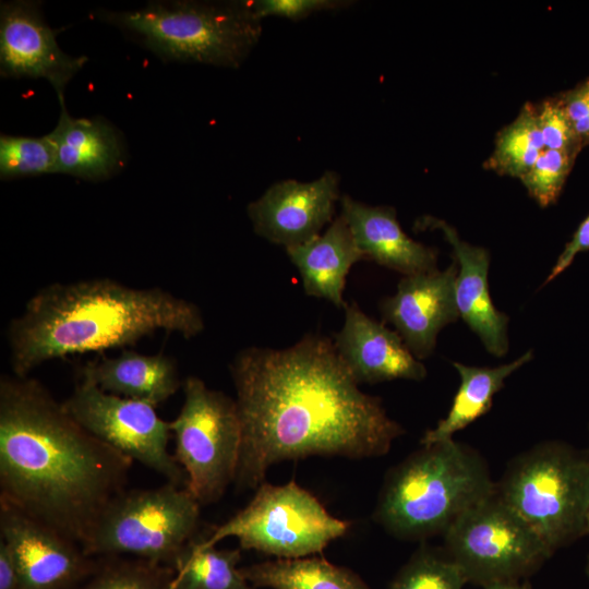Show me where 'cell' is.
I'll return each mask as SVG.
<instances>
[{
	"mask_svg": "<svg viewBox=\"0 0 589 589\" xmlns=\"http://www.w3.org/2000/svg\"><path fill=\"white\" fill-rule=\"evenodd\" d=\"M230 374L242 429L238 490L256 489L284 460L385 455L404 433L381 399L359 388L328 337L309 334L280 350L245 348Z\"/></svg>",
	"mask_w": 589,
	"mask_h": 589,
	"instance_id": "6da1fadb",
	"label": "cell"
},
{
	"mask_svg": "<svg viewBox=\"0 0 589 589\" xmlns=\"http://www.w3.org/2000/svg\"><path fill=\"white\" fill-rule=\"evenodd\" d=\"M133 460L75 421L36 378L0 380V500L81 546Z\"/></svg>",
	"mask_w": 589,
	"mask_h": 589,
	"instance_id": "7a4b0ae2",
	"label": "cell"
},
{
	"mask_svg": "<svg viewBox=\"0 0 589 589\" xmlns=\"http://www.w3.org/2000/svg\"><path fill=\"white\" fill-rule=\"evenodd\" d=\"M205 328L196 304L158 287L132 288L111 278L41 288L8 329L16 376L47 361L132 346L158 330L193 338Z\"/></svg>",
	"mask_w": 589,
	"mask_h": 589,
	"instance_id": "3957f363",
	"label": "cell"
},
{
	"mask_svg": "<svg viewBox=\"0 0 589 589\" xmlns=\"http://www.w3.org/2000/svg\"><path fill=\"white\" fill-rule=\"evenodd\" d=\"M495 492L485 460L453 438L422 446L390 469L374 519L396 538L425 539L443 534L461 514Z\"/></svg>",
	"mask_w": 589,
	"mask_h": 589,
	"instance_id": "277c9868",
	"label": "cell"
},
{
	"mask_svg": "<svg viewBox=\"0 0 589 589\" xmlns=\"http://www.w3.org/2000/svg\"><path fill=\"white\" fill-rule=\"evenodd\" d=\"M99 15L163 60L232 69L243 63L262 34L261 21L245 1H153L140 10Z\"/></svg>",
	"mask_w": 589,
	"mask_h": 589,
	"instance_id": "5b68a950",
	"label": "cell"
},
{
	"mask_svg": "<svg viewBox=\"0 0 589 589\" xmlns=\"http://www.w3.org/2000/svg\"><path fill=\"white\" fill-rule=\"evenodd\" d=\"M496 493L552 553L586 534L589 460L566 443L543 442L515 457Z\"/></svg>",
	"mask_w": 589,
	"mask_h": 589,
	"instance_id": "8992f818",
	"label": "cell"
},
{
	"mask_svg": "<svg viewBox=\"0 0 589 589\" xmlns=\"http://www.w3.org/2000/svg\"><path fill=\"white\" fill-rule=\"evenodd\" d=\"M201 504L184 486L167 482L124 489L105 507L82 545L92 557L131 555L173 566L195 539Z\"/></svg>",
	"mask_w": 589,
	"mask_h": 589,
	"instance_id": "52a82bcc",
	"label": "cell"
},
{
	"mask_svg": "<svg viewBox=\"0 0 589 589\" xmlns=\"http://www.w3.org/2000/svg\"><path fill=\"white\" fill-rule=\"evenodd\" d=\"M250 503L203 540L216 545L236 537L244 550L278 558H298L320 553L349 526L332 516L320 501L294 481L284 485L263 482Z\"/></svg>",
	"mask_w": 589,
	"mask_h": 589,
	"instance_id": "ba28073f",
	"label": "cell"
},
{
	"mask_svg": "<svg viewBox=\"0 0 589 589\" xmlns=\"http://www.w3.org/2000/svg\"><path fill=\"white\" fill-rule=\"evenodd\" d=\"M184 401L170 430L187 490L202 505L217 502L238 468L242 429L237 401L197 376L183 381Z\"/></svg>",
	"mask_w": 589,
	"mask_h": 589,
	"instance_id": "9c48e42d",
	"label": "cell"
},
{
	"mask_svg": "<svg viewBox=\"0 0 589 589\" xmlns=\"http://www.w3.org/2000/svg\"><path fill=\"white\" fill-rule=\"evenodd\" d=\"M443 537L468 582L483 588L525 580L553 554L496 492L461 514Z\"/></svg>",
	"mask_w": 589,
	"mask_h": 589,
	"instance_id": "30bf717a",
	"label": "cell"
},
{
	"mask_svg": "<svg viewBox=\"0 0 589 589\" xmlns=\"http://www.w3.org/2000/svg\"><path fill=\"white\" fill-rule=\"evenodd\" d=\"M62 404L91 434L167 482L185 488V472L168 450L170 423L157 414L156 407L104 392L85 380H79Z\"/></svg>",
	"mask_w": 589,
	"mask_h": 589,
	"instance_id": "8fae6325",
	"label": "cell"
},
{
	"mask_svg": "<svg viewBox=\"0 0 589 589\" xmlns=\"http://www.w3.org/2000/svg\"><path fill=\"white\" fill-rule=\"evenodd\" d=\"M0 536L14 556L19 589H73L100 564L76 542L3 500Z\"/></svg>",
	"mask_w": 589,
	"mask_h": 589,
	"instance_id": "7c38bea8",
	"label": "cell"
},
{
	"mask_svg": "<svg viewBox=\"0 0 589 589\" xmlns=\"http://www.w3.org/2000/svg\"><path fill=\"white\" fill-rule=\"evenodd\" d=\"M57 29L47 25L40 3L29 0L0 5V73L4 77L45 79L62 99L64 87L87 62L57 43Z\"/></svg>",
	"mask_w": 589,
	"mask_h": 589,
	"instance_id": "4fadbf2b",
	"label": "cell"
},
{
	"mask_svg": "<svg viewBox=\"0 0 589 589\" xmlns=\"http://www.w3.org/2000/svg\"><path fill=\"white\" fill-rule=\"evenodd\" d=\"M339 183L340 177L333 170L310 182L288 179L274 183L248 205L255 233L285 249L311 241L334 220Z\"/></svg>",
	"mask_w": 589,
	"mask_h": 589,
	"instance_id": "5bb4252c",
	"label": "cell"
},
{
	"mask_svg": "<svg viewBox=\"0 0 589 589\" xmlns=\"http://www.w3.org/2000/svg\"><path fill=\"white\" fill-rule=\"evenodd\" d=\"M457 273L454 261L445 271L405 276L395 294L381 303L384 321L395 327L419 360L433 352L440 330L459 316L455 298Z\"/></svg>",
	"mask_w": 589,
	"mask_h": 589,
	"instance_id": "9a60e30c",
	"label": "cell"
},
{
	"mask_svg": "<svg viewBox=\"0 0 589 589\" xmlns=\"http://www.w3.org/2000/svg\"><path fill=\"white\" fill-rule=\"evenodd\" d=\"M345 322L333 342L354 381L375 384L393 380L422 381L426 369L396 330L347 303Z\"/></svg>",
	"mask_w": 589,
	"mask_h": 589,
	"instance_id": "2e32d148",
	"label": "cell"
},
{
	"mask_svg": "<svg viewBox=\"0 0 589 589\" xmlns=\"http://www.w3.org/2000/svg\"><path fill=\"white\" fill-rule=\"evenodd\" d=\"M414 227L421 230H440L452 245L458 266L455 298L459 316L478 335L491 354H506L508 316L500 312L491 299L488 281L489 251L461 240L455 228L432 216L420 217Z\"/></svg>",
	"mask_w": 589,
	"mask_h": 589,
	"instance_id": "e0dca14e",
	"label": "cell"
},
{
	"mask_svg": "<svg viewBox=\"0 0 589 589\" xmlns=\"http://www.w3.org/2000/svg\"><path fill=\"white\" fill-rule=\"evenodd\" d=\"M340 215L365 260L404 276L437 269V251L407 236L392 206L368 205L346 194L340 196Z\"/></svg>",
	"mask_w": 589,
	"mask_h": 589,
	"instance_id": "ac0fdd59",
	"label": "cell"
},
{
	"mask_svg": "<svg viewBox=\"0 0 589 589\" xmlns=\"http://www.w3.org/2000/svg\"><path fill=\"white\" fill-rule=\"evenodd\" d=\"M60 116L48 133L56 151V172L89 181H101L123 166L125 151L121 135L99 118H73L64 98L59 99Z\"/></svg>",
	"mask_w": 589,
	"mask_h": 589,
	"instance_id": "d6986e66",
	"label": "cell"
},
{
	"mask_svg": "<svg viewBox=\"0 0 589 589\" xmlns=\"http://www.w3.org/2000/svg\"><path fill=\"white\" fill-rule=\"evenodd\" d=\"M80 380L88 381L104 392L154 407L165 402L183 386L172 357L128 349L117 357L88 361L80 370Z\"/></svg>",
	"mask_w": 589,
	"mask_h": 589,
	"instance_id": "ffe728a7",
	"label": "cell"
},
{
	"mask_svg": "<svg viewBox=\"0 0 589 589\" xmlns=\"http://www.w3.org/2000/svg\"><path fill=\"white\" fill-rule=\"evenodd\" d=\"M286 253L300 273L308 296L322 298L344 309V289L353 264L365 260L353 235L339 215L324 231L311 241L286 249Z\"/></svg>",
	"mask_w": 589,
	"mask_h": 589,
	"instance_id": "44dd1931",
	"label": "cell"
},
{
	"mask_svg": "<svg viewBox=\"0 0 589 589\" xmlns=\"http://www.w3.org/2000/svg\"><path fill=\"white\" fill-rule=\"evenodd\" d=\"M532 358V350H528L516 360L494 368L469 366L454 362L453 365L460 377L459 387L446 417L440 420L434 429L426 431L421 438L422 446L453 440L455 433L486 413L494 396L503 388L505 380Z\"/></svg>",
	"mask_w": 589,
	"mask_h": 589,
	"instance_id": "7402d4cb",
	"label": "cell"
},
{
	"mask_svg": "<svg viewBox=\"0 0 589 589\" xmlns=\"http://www.w3.org/2000/svg\"><path fill=\"white\" fill-rule=\"evenodd\" d=\"M244 579L254 587L272 589H369L348 568L321 557L278 558L240 567Z\"/></svg>",
	"mask_w": 589,
	"mask_h": 589,
	"instance_id": "603a6c76",
	"label": "cell"
},
{
	"mask_svg": "<svg viewBox=\"0 0 589 589\" xmlns=\"http://www.w3.org/2000/svg\"><path fill=\"white\" fill-rule=\"evenodd\" d=\"M240 549H217L192 540L173 564L169 589H252L238 564Z\"/></svg>",
	"mask_w": 589,
	"mask_h": 589,
	"instance_id": "cb8c5ba5",
	"label": "cell"
},
{
	"mask_svg": "<svg viewBox=\"0 0 589 589\" xmlns=\"http://www.w3.org/2000/svg\"><path fill=\"white\" fill-rule=\"evenodd\" d=\"M544 149L538 128L536 107L527 103L518 116L496 135L492 154L484 163L488 170L520 179Z\"/></svg>",
	"mask_w": 589,
	"mask_h": 589,
	"instance_id": "d4e9b609",
	"label": "cell"
},
{
	"mask_svg": "<svg viewBox=\"0 0 589 589\" xmlns=\"http://www.w3.org/2000/svg\"><path fill=\"white\" fill-rule=\"evenodd\" d=\"M98 569L81 589H169L175 569L142 558L101 557Z\"/></svg>",
	"mask_w": 589,
	"mask_h": 589,
	"instance_id": "484cf974",
	"label": "cell"
},
{
	"mask_svg": "<svg viewBox=\"0 0 589 589\" xmlns=\"http://www.w3.org/2000/svg\"><path fill=\"white\" fill-rule=\"evenodd\" d=\"M467 582L446 552L424 546L401 567L389 589H462Z\"/></svg>",
	"mask_w": 589,
	"mask_h": 589,
	"instance_id": "4316f807",
	"label": "cell"
},
{
	"mask_svg": "<svg viewBox=\"0 0 589 589\" xmlns=\"http://www.w3.org/2000/svg\"><path fill=\"white\" fill-rule=\"evenodd\" d=\"M52 172H56V151L48 134L41 137L0 136L2 180Z\"/></svg>",
	"mask_w": 589,
	"mask_h": 589,
	"instance_id": "83f0119b",
	"label": "cell"
},
{
	"mask_svg": "<svg viewBox=\"0 0 589 589\" xmlns=\"http://www.w3.org/2000/svg\"><path fill=\"white\" fill-rule=\"evenodd\" d=\"M576 158L568 152L544 148L519 180L541 207L550 206L558 199Z\"/></svg>",
	"mask_w": 589,
	"mask_h": 589,
	"instance_id": "f1b7e54d",
	"label": "cell"
},
{
	"mask_svg": "<svg viewBox=\"0 0 589 589\" xmlns=\"http://www.w3.org/2000/svg\"><path fill=\"white\" fill-rule=\"evenodd\" d=\"M534 107L544 148L578 155L582 147L558 96L549 97Z\"/></svg>",
	"mask_w": 589,
	"mask_h": 589,
	"instance_id": "f546056e",
	"label": "cell"
},
{
	"mask_svg": "<svg viewBox=\"0 0 589 589\" xmlns=\"http://www.w3.org/2000/svg\"><path fill=\"white\" fill-rule=\"evenodd\" d=\"M245 2L260 21L267 16L299 21L315 12L339 10L352 3L346 0H247Z\"/></svg>",
	"mask_w": 589,
	"mask_h": 589,
	"instance_id": "4dcf8cb0",
	"label": "cell"
},
{
	"mask_svg": "<svg viewBox=\"0 0 589 589\" xmlns=\"http://www.w3.org/2000/svg\"><path fill=\"white\" fill-rule=\"evenodd\" d=\"M557 96L584 148L589 145V77Z\"/></svg>",
	"mask_w": 589,
	"mask_h": 589,
	"instance_id": "1f68e13d",
	"label": "cell"
},
{
	"mask_svg": "<svg viewBox=\"0 0 589 589\" xmlns=\"http://www.w3.org/2000/svg\"><path fill=\"white\" fill-rule=\"evenodd\" d=\"M589 250V215L581 221L575 231L573 238L566 243L564 250L558 255L554 266L552 267L544 285L552 281L562 274L573 263L575 257Z\"/></svg>",
	"mask_w": 589,
	"mask_h": 589,
	"instance_id": "d6a6232c",
	"label": "cell"
},
{
	"mask_svg": "<svg viewBox=\"0 0 589 589\" xmlns=\"http://www.w3.org/2000/svg\"><path fill=\"white\" fill-rule=\"evenodd\" d=\"M20 577L14 556L0 539V589H19Z\"/></svg>",
	"mask_w": 589,
	"mask_h": 589,
	"instance_id": "836d02e7",
	"label": "cell"
},
{
	"mask_svg": "<svg viewBox=\"0 0 589 589\" xmlns=\"http://www.w3.org/2000/svg\"><path fill=\"white\" fill-rule=\"evenodd\" d=\"M484 589H532V588L529 581L525 579V580H518V581L495 582V584L485 586Z\"/></svg>",
	"mask_w": 589,
	"mask_h": 589,
	"instance_id": "e575fe53",
	"label": "cell"
},
{
	"mask_svg": "<svg viewBox=\"0 0 589 589\" xmlns=\"http://www.w3.org/2000/svg\"><path fill=\"white\" fill-rule=\"evenodd\" d=\"M586 533L589 534V509H588L587 518H586Z\"/></svg>",
	"mask_w": 589,
	"mask_h": 589,
	"instance_id": "d590c367",
	"label": "cell"
},
{
	"mask_svg": "<svg viewBox=\"0 0 589 589\" xmlns=\"http://www.w3.org/2000/svg\"><path fill=\"white\" fill-rule=\"evenodd\" d=\"M585 454H586V456H587V458H588V460H589V446H588V449L586 450Z\"/></svg>",
	"mask_w": 589,
	"mask_h": 589,
	"instance_id": "8d00e7d4",
	"label": "cell"
},
{
	"mask_svg": "<svg viewBox=\"0 0 589 589\" xmlns=\"http://www.w3.org/2000/svg\"><path fill=\"white\" fill-rule=\"evenodd\" d=\"M586 570H587V575H588V577H589V560H588V564H587V569H586Z\"/></svg>",
	"mask_w": 589,
	"mask_h": 589,
	"instance_id": "74e56055",
	"label": "cell"
}]
</instances>
